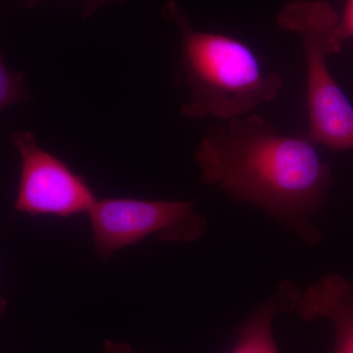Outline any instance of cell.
<instances>
[{"instance_id":"cell-1","label":"cell","mask_w":353,"mask_h":353,"mask_svg":"<svg viewBox=\"0 0 353 353\" xmlns=\"http://www.w3.org/2000/svg\"><path fill=\"white\" fill-rule=\"evenodd\" d=\"M202 139L196 159L202 182L257 206L306 243L333 183L328 165L306 138L288 136L257 115L225 121Z\"/></svg>"},{"instance_id":"cell-2","label":"cell","mask_w":353,"mask_h":353,"mask_svg":"<svg viewBox=\"0 0 353 353\" xmlns=\"http://www.w3.org/2000/svg\"><path fill=\"white\" fill-rule=\"evenodd\" d=\"M164 15L178 26L181 52L175 78L190 90L183 117L223 121L248 115L260 104L274 101L284 88L282 77L266 71L245 43L223 34L194 29L175 1Z\"/></svg>"},{"instance_id":"cell-3","label":"cell","mask_w":353,"mask_h":353,"mask_svg":"<svg viewBox=\"0 0 353 353\" xmlns=\"http://www.w3.org/2000/svg\"><path fill=\"white\" fill-rule=\"evenodd\" d=\"M340 15L325 1L299 0L279 15L285 31L303 43L306 65L307 138L333 150H353V105L334 81L327 57L338 54L334 32Z\"/></svg>"},{"instance_id":"cell-4","label":"cell","mask_w":353,"mask_h":353,"mask_svg":"<svg viewBox=\"0 0 353 353\" xmlns=\"http://www.w3.org/2000/svg\"><path fill=\"white\" fill-rule=\"evenodd\" d=\"M88 214L95 252L103 260L148 236H157L165 243H192L206 229L205 219L190 201L97 199Z\"/></svg>"},{"instance_id":"cell-5","label":"cell","mask_w":353,"mask_h":353,"mask_svg":"<svg viewBox=\"0 0 353 353\" xmlns=\"http://www.w3.org/2000/svg\"><path fill=\"white\" fill-rule=\"evenodd\" d=\"M11 143L21 157L18 212L62 218L88 213L97 199L83 176L41 148L31 132H14Z\"/></svg>"},{"instance_id":"cell-6","label":"cell","mask_w":353,"mask_h":353,"mask_svg":"<svg viewBox=\"0 0 353 353\" xmlns=\"http://www.w3.org/2000/svg\"><path fill=\"white\" fill-rule=\"evenodd\" d=\"M310 322L325 318L334 329L333 353H353V285L339 274L322 276L299 292L294 311Z\"/></svg>"},{"instance_id":"cell-7","label":"cell","mask_w":353,"mask_h":353,"mask_svg":"<svg viewBox=\"0 0 353 353\" xmlns=\"http://www.w3.org/2000/svg\"><path fill=\"white\" fill-rule=\"evenodd\" d=\"M299 292L285 283L243 325L236 345L230 353H279L272 323L281 310L294 311Z\"/></svg>"},{"instance_id":"cell-8","label":"cell","mask_w":353,"mask_h":353,"mask_svg":"<svg viewBox=\"0 0 353 353\" xmlns=\"http://www.w3.org/2000/svg\"><path fill=\"white\" fill-rule=\"evenodd\" d=\"M30 99L24 74L14 73L0 55V110L17 102Z\"/></svg>"},{"instance_id":"cell-9","label":"cell","mask_w":353,"mask_h":353,"mask_svg":"<svg viewBox=\"0 0 353 353\" xmlns=\"http://www.w3.org/2000/svg\"><path fill=\"white\" fill-rule=\"evenodd\" d=\"M353 38V0H345V9L339 18L334 32V43L339 52L343 50L345 41Z\"/></svg>"},{"instance_id":"cell-10","label":"cell","mask_w":353,"mask_h":353,"mask_svg":"<svg viewBox=\"0 0 353 353\" xmlns=\"http://www.w3.org/2000/svg\"><path fill=\"white\" fill-rule=\"evenodd\" d=\"M27 6H32L38 2V0H24ZM109 1L123 2V0H85V6L83 7V16L85 18L90 17L97 9L104 3Z\"/></svg>"},{"instance_id":"cell-11","label":"cell","mask_w":353,"mask_h":353,"mask_svg":"<svg viewBox=\"0 0 353 353\" xmlns=\"http://www.w3.org/2000/svg\"><path fill=\"white\" fill-rule=\"evenodd\" d=\"M105 353H132L131 347L125 343L105 341Z\"/></svg>"},{"instance_id":"cell-12","label":"cell","mask_w":353,"mask_h":353,"mask_svg":"<svg viewBox=\"0 0 353 353\" xmlns=\"http://www.w3.org/2000/svg\"><path fill=\"white\" fill-rule=\"evenodd\" d=\"M7 308V301L6 299L0 296V319H1L2 316H3L4 312H6Z\"/></svg>"}]
</instances>
